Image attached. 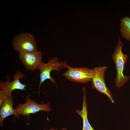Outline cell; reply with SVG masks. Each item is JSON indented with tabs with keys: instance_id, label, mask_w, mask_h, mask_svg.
<instances>
[{
	"instance_id": "1",
	"label": "cell",
	"mask_w": 130,
	"mask_h": 130,
	"mask_svg": "<svg viewBox=\"0 0 130 130\" xmlns=\"http://www.w3.org/2000/svg\"><path fill=\"white\" fill-rule=\"evenodd\" d=\"M123 44L119 37L112 58L116 65L117 72L115 80V86L117 88L122 87L130 80V77L125 76L123 74L124 66L128 58L127 54H123L122 49Z\"/></svg>"
},
{
	"instance_id": "2",
	"label": "cell",
	"mask_w": 130,
	"mask_h": 130,
	"mask_svg": "<svg viewBox=\"0 0 130 130\" xmlns=\"http://www.w3.org/2000/svg\"><path fill=\"white\" fill-rule=\"evenodd\" d=\"M14 49L19 53L35 52L38 50L36 40L30 33L22 32L14 37L12 41Z\"/></svg>"
},
{
	"instance_id": "3",
	"label": "cell",
	"mask_w": 130,
	"mask_h": 130,
	"mask_svg": "<svg viewBox=\"0 0 130 130\" xmlns=\"http://www.w3.org/2000/svg\"><path fill=\"white\" fill-rule=\"evenodd\" d=\"M108 68L104 66L92 69V88L96 89L98 92L106 95L110 102L114 103L115 101L113 96L107 87L104 80V74Z\"/></svg>"
},
{
	"instance_id": "4",
	"label": "cell",
	"mask_w": 130,
	"mask_h": 130,
	"mask_svg": "<svg viewBox=\"0 0 130 130\" xmlns=\"http://www.w3.org/2000/svg\"><path fill=\"white\" fill-rule=\"evenodd\" d=\"M68 69L64 73L63 76L69 80L78 83H87L91 81L92 71L85 67L72 68L67 65L65 63L63 68Z\"/></svg>"
},
{
	"instance_id": "5",
	"label": "cell",
	"mask_w": 130,
	"mask_h": 130,
	"mask_svg": "<svg viewBox=\"0 0 130 130\" xmlns=\"http://www.w3.org/2000/svg\"><path fill=\"white\" fill-rule=\"evenodd\" d=\"M64 64L62 62L59 61L56 57L52 58L47 63H44L42 61L38 67L40 72L39 74L40 82L39 89L41 84L47 79H49L52 83L55 84V79L51 77L50 72L53 70L60 71L61 69L63 68Z\"/></svg>"
},
{
	"instance_id": "6",
	"label": "cell",
	"mask_w": 130,
	"mask_h": 130,
	"mask_svg": "<svg viewBox=\"0 0 130 130\" xmlns=\"http://www.w3.org/2000/svg\"><path fill=\"white\" fill-rule=\"evenodd\" d=\"M15 110L19 116L21 114L25 116H26L28 118L30 114H34L41 110L48 112L51 110L52 109L49 103L42 104H38L32 100L28 96H27L26 102L19 104Z\"/></svg>"
},
{
	"instance_id": "7",
	"label": "cell",
	"mask_w": 130,
	"mask_h": 130,
	"mask_svg": "<svg viewBox=\"0 0 130 130\" xmlns=\"http://www.w3.org/2000/svg\"><path fill=\"white\" fill-rule=\"evenodd\" d=\"M19 57L27 69L33 71L38 69L42 62V53L38 51L32 52H21L19 53Z\"/></svg>"
},
{
	"instance_id": "8",
	"label": "cell",
	"mask_w": 130,
	"mask_h": 130,
	"mask_svg": "<svg viewBox=\"0 0 130 130\" xmlns=\"http://www.w3.org/2000/svg\"><path fill=\"white\" fill-rule=\"evenodd\" d=\"M24 74L19 71H18L13 76V80L10 82V78L8 76L6 77V82L1 81L0 83V88L8 96L12 98L11 93L15 89L25 90L26 85L21 83L20 81V78H23Z\"/></svg>"
},
{
	"instance_id": "9",
	"label": "cell",
	"mask_w": 130,
	"mask_h": 130,
	"mask_svg": "<svg viewBox=\"0 0 130 130\" xmlns=\"http://www.w3.org/2000/svg\"><path fill=\"white\" fill-rule=\"evenodd\" d=\"M13 100L12 98L7 96L0 107V124L1 126L3 125V122L7 117L11 115H14L18 118L20 117L15 109L13 107Z\"/></svg>"
},
{
	"instance_id": "10",
	"label": "cell",
	"mask_w": 130,
	"mask_h": 130,
	"mask_svg": "<svg viewBox=\"0 0 130 130\" xmlns=\"http://www.w3.org/2000/svg\"><path fill=\"white\" fill-rule=\"evenodd\" d=\"M84 95L82 103L83 109L82 110H77L76 113L80 116L83 120V128L82 130H95L91 126L88 118L87 104L86 103V98L85 89L83 88Z\"/></svg>"
},
{
	"instance_id": "11",
	"label": "cell",
	"mask_w": 130,
	"mask_h": 130,
	"mask_svg": "<svg viewBox=\"0 0 130 130\" xmlns=\"http://www.w3.org/2000/svg\"><path fill=\"white\" fill-rule=\"evenodd\" d=\"M120 21L121 34L124 39L130 41V18L125 16L121 19Z\"/></svg>"
},
{
	"instance_id": "12",
	"label": "cell",
	"mask_w": 130,
	"mask_h": 130,
	"mask_svg": "<svg viewBox=\"0 0 130 130\" xmlns=\"http://www.w3.org/2000/svg\"><path fill=\"white\" fill-rule=\"evenodd\" d=\"M8 96L3 91L1 90L0 91V106H1L3 102Z\"/></svg>"
},
{
	"instance_id": "13",
	"label": "cell",
	"mask_w": 130,
	"mask_h": 130,
	"mask_svg": "<svg viewBox=\"0 0 130 130\" xmlns=\"http://www.w3.org/2000/svg\"><path fill=\"white\" fill-rule=\"evenodd\" d=\"M44 130H58L57 129H54L53 128H51L49 129Z\"/></svg>"
},
{
	"instance_id": "14",
	"label": "cell",
	"mask_w": 130,
	"mask_h": 130,
	"mask_svg": "<svg viewBox=\"0 0 130 130\" xmlns=\"http://www.w3.org/2000/svg\"><path fill=\"white\" fill-rule=\"evenodd\" d=\"M61 130H67V129L66 128H64L62 129Z\"/></svg>"
}]
</instances>
